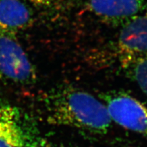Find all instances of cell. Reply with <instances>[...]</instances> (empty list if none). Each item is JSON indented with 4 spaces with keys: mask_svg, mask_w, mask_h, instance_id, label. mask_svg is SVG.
I'll return each mask as SVG.
<instances>
[{
    "mask_svg": "<svg viewBox=\"0 0 147 147\" xmlns=\"http://www.w3.org/2000/svg\"><path fill=\"white\" fill-rule=\"evenodd\" d=\"M49 122L95 134H105L112 120L105 104L87 92L74 87L55 89L45 101Z\"/></svg>",
    "mask_w": 147,
    "mask_h": 147,
    "instance_id": "6da1fadb",
    "label": "cell"
},
{
    "mask_svg": "<svg viewBox=\"0 0 147 147\" xmlns=\"http://www.w3.org/2000/svg\"><path fill=\"white\" fill-rule=\"evenodd\" d=\"M102 98L112 121L147 139V106L145 104L121 91L105 93Z\"/></svg>",
    "mask_w": 147,
    "mask_h": 147,
    "instance_id": "7a4b0ae2",
    "label": "cell"
},
{
    "mask_svg": "<svg viewBox=\"0 0 147 147\" xmlns=\"http://www.w3.org/2000/svg\"><path fill=\"white\" fill-rule=\"evenodd\" d=\"M0 78L18 84H31L36 78L34 65L14 36L0 35Z\"/></svg>",
    "mask_w": 147,
    "mask_h": 147,
    "instance_id": "3957f363",
    "label": "cell"
},
{
    "mask_svg": "<svg viewBox=\"0 0 147 147\" xmlns=\"http://www.w3.org/2000/svg\"><path fill=\"white\" fill-rule=\"evenodd\" d=\"M115 49L118 59L147 53V12L123 24Z\"/></svg>",
    "mask_w": 147,
    "mask_h": 147,
    "instance_id": "277c9868",
    "label": "cell"
},
{
    "mask_svg": "<svg viewBox=\"0 0 147 147\" xmlns=\"http://www.w3.org/2000/svg\"><path fill=\"white\" fill-rule=\"evenodd\" d=\"M0 147H36L23 116L11 106H0Z\"/></svg>",
    "mask_w": 147,
    "mask_h": 147,
    "instance_id": "5b68a950",
    "label": "cell"
},
{
    "mask_svg": "<svg viewBox=\"0 0 147 147\" xmlns=\"http://www.w3.org/2000/svg\"><path fill=\"white\" fill-rule=\"evenodd\" d=\"M147 0H89V10L105 23L118 25L140 14Z\"/></svg>",
    "mask_w": 147,
    "mask_h": 147,
    "instance_id": "8992f818",
    "label": "cell"
},
{
    "mask_svg": "<svg viewBox=\"0 0 147 147\" xmlns=\"http://www.w3.org/2000/svg\"><path fill=\"white\" fill-rule=\"evenodd\" d=\"M33 14L22 0H0V35L14 36L30 27Z\"/></svg>",
    "mask_w": 147,
    "mask_h": 147,
    "instance_id": "52a82bcc",
    "label": "cell"
},
{
    "mask_svg": "<svg viewBox=\"0 0 147 147\" xmlns=\"http://www.w3.org/2000/svg\"><path fill=\"white\" fill-rule=\"evenodd\" d=\"M121 69L147 96V53L119 58Z\"/></svg>",
    "mask_w": 147,
    "mask_h": 147,
    "instance_id": "ba28073f",
    "label": "cell"
},
{
    "mask_svg": "<svg viewBox=\"0 0 147 147\" xmlns=\"http://www.w3.org/2000/svg\"><path fill=\"white\" fill-rule=\"evenodd\" d=\"M26 1L42 8L57 9L63 5L66 0H26Z\"/></svg>",
    "mask_w": 147,
    "mask_h": 147,
    "instance_id": "9c48e42d",
    "label": "cell"
}]
</instances>
